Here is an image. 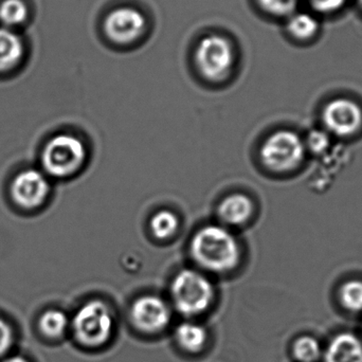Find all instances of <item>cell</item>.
<instances>
[{
  "label": "cell",
  "instance_id": "cell-1",
  "mask_svg": "<svg viewBox=\"0 0 362 362\" xmlns=\"http://www.w3.org/2000/svg\"><path fill=\"white\" fill-rule=\"evenodd\" d=\"M191 255L200 267L223 274L238 265L240 249L231 232L221 226L209 225L192 238Z\"/></svg>",
  "mask_w": 362,
  "mask_h": 362
},
{
  "label": "cell",
  "instance_id": "cell-2",
  "mask_svg": "<svg viewBox=\"0 0 362 362\" xmlns=\"http://www.w3.org/2000/svg\"><path fill=\"white\" fill-rule=\"evenodd\" d=\"M174 305L185 316H195L208 310L214 298V288L208 278L193 269H183L171 286Z\"/></svg>",
  "mask_w": 362,
  "mask_h": 362
},
{
  "label": "cell",
  "instance_id": "cell-3",
  "mask_svg": "<svg viewBox=\"0 0 362 362\" xmlns=\"http://www.w3.org/2000/svg\"><path fill=\"white\" fill-rule=\"evenodd\" d=\"M87 152L84 144L74 136H55L45 146L42 163L51 177L66 178L74 175L84 165Z\"/></svg>",
  "mask_w": 362,
  "mask_h": 362
},
{
  "label": "cell",
  "instance_id": "cell-4",
  "mask_svg": "<svg viewBox=\"0 0 362 362\" xmlns=\"http://www.w3.org/2000/svg\"><path fill=\"white\" fill-rule=\"evenodd\" d=\"M112 313L104 302L93 300L84 304L74 315L72 331L76 340L87 346L105 344L112 335Z\"/></svg>",
  "mask_w": 362,
  "mask_h": 362
},
{
  "label": "cell",
  "instance_id": "cell-5",
  "mask_svg": "<svg viewBox=\"0 0 362 362\" xmlns=\"http://www.w3.org/2000/svg\"><path fill=\"white\" fill-rule=\"evenodd\" d=\"M198 71L209 81H221L231 71L234 63L232 45L221 35H206L198 42L195 51Z\"/></svg>",
  "mask_w": 362,
  "mask_h": 362
},
{
  "label": "cell",
  "instance_id": "cell-6",
  "mask_svg": "<svg viewBox=\"0 0 362 362\" xmlns=\"http://www.w3.org/2000/svg\"><path fill=\"white\" fill-rule=\"evenodd\" d=\"M305 146L301 138L291 131H279L266 139L261 148V159L266 168L274 172L295 169L302 163Z\"/></svg>",
  "mask_w": 362,
  "mask_h": 362
},
{
  "label": "cell",
  "instance_id": "cell-7",
  "mask_svg": "<svg viewBox=\"0 0 362 362\" xmlns=\"http://www.w3.org/2000/svg\"><path fill=\"white\" fill-rule=\"evenodd\" d=\"M146 19L137 8H115L104 21V32L116 44L127 45L137 40L146 31Z\"/></svg>",
  "mask_w": 362,
  "mask_h": 362
},
{
  "label": "cell",
  "instance_id": "cell-8",
  "mask_svg": "<svg viewBox=\"0 0 362 362\" xmlns=\"http://www.w3.org/2000/svg\"><path fill=\"white\" fill-rule=\"evenodd\" d=\"M50 183L37 170H25L19 173L11 185V195L15 204L23 209L42 206L48 197Z\"/></svg>",
  "mask_w": 362,
  "mask_h": 362
},
{
  "label": "cell",
  "instance_id": "cell-9",
  "mask_svg": "<svg viewBox=\"0 0 362 362\" xmlns=\"http://www.w3.org/2000/svg\"><path fill=\"white\" fill-rule=\"evenodd\" d=\"M323 122L336 136L346 137L356 133L361 127L362 112L351 100L336 99L323 110Z\"/></svg>",
  "mask_w": 362,
  "mask_h": 362
},
{
  "label": "cell",
  "instance_id": "cell-10",
  "mask_svg": "<svg viewBox=\"0 0 362 362\" xmlns=\"http://www.w3.org/2000/svg\"><path fill=\"white\" fill-rule=\"evenodd\" d=\"M131 316L138 329L146 333H155L169 325L171 310L160 298L144 296L134 302Z\"/></svg>",
  "mask_w": 362,
  "mask_h": 362
},
{
  "label": "cell",
  "instance_id": "cell-11",
  "mask_svg": "<svg viewBox=\"0 0 362 362\" xmlns=\"http://www.w3.org/2000/svg\"><path fill=\"white\" fill-rule=\"evenodd\" d=\"M325 362H362V342L353 334H339L327 346Z\"/></svg>",
  "mask_w": 362,
  "mask_h": 362
},
{
  "label": "cell",
  "instance_id": "cell-12",
  "mask_svg": "<svg viewBox=\"0 0 362 362\" xmlns=\"http://www.w3.org/2000/svg\"><path fill=\"white\" fill-rule=\"evenodd\" d=\"M253 210L252 200L248 196L232 194L219 204L218 216L227 225L240 226L248 221Z\"/></svg>",
  "mask_w": 362,
  "mask_h": 362
},
{
  "label": "cell",
  "instance_id": "cell-13",
  "mask_svg": "<svg viewBox=\"0 0 362 362\" xmlns=\"http://www.w3.org/2000/svg\"><path fill=\"white\" fill-rule=\"evenodd\" d=\"M23 44L18 35L8 28H0V72L12 69L21 62Z\"/></svg>",
  "mask_w": 362,
  "mask_h": 362
},
{
  "label": "cell",
  "instance_id": "cell-14",
  "mask_svg": "<svg viewBox=\"0 0 362 362\" xmlns=\"http://www.w3.org/2000/svg\"><path fill=\"white\" fill-rule=\"evenodd\" d=\"M176 339L181 348L189 352H198L206 341V332L202 325L185 322L176 329Z\"/></svg>",
  "mask_w": 362,
  "mask_h": 362
},
{
  "label": "cell",
  "instance_id": "cell-15",
  "mask_svg": "<svg viewBox=\"0 0 362 362\" xmlns=\"http://www.w3.org/2000/svg\"><path fill=\"white\" fill-rule=\"evenodd\" d=\"M318 29V21L308 13H296L287 21V31L299 40L312 37Z\"/></svg>",
  "mask_w": 362,
  "mask_h": 362
},
{
  "label": "cell",
  "instance_id": "cell-16",
  "mask_svg": "<svg viewBox=\"0 0 362 362\" xmlns=\"http://www.w3.org/2000/svg\"><path fill=\"white\" fill-rule=\"evenodd\" d=\"M38 327L46 337L59 338L67 329L68 318L62 310H49L40 317Z\"/></svg>",
  "mask_w": 362,
  "mask_h": 362
},
{
  "label": "cell",
  "instance_id": "cell-17",
  "mask_svg": "<svg viewBox=\"0 0 362 362\" xmlns=\"http://www.w3.org/2000/svg\"><path fill=\"white\" fill-rule=\"evenodd\" d=\"M178 228H180L178 217L171 211H159L151 219V230L157 240H168L177 232Z\"/></svg>",
  "mask_w": 362,
  "mask_h": 362
},
{
  "label": "cell",
  "instance_id": "cell-18",
  "mask_svg": "<svg viewBox=\"0 0 362 362\" xmlns=\"http://www.w3.org/2000/svg\"><path fill=\"white\" fill-rule=\"evenodd\" d=\"M27 16V6L21 0H4L0 6V21L8 29L25 23Z\"/></svg>",
  "mask_w": 362,
  "mask_h": 362
},
{
  "label": "cell",
  "instance_id": "cell-19",
  "mask_svg": "<svg viewBox=\"0 0 362 362\" xmlns=\"http://www.w3.org/2000/svg\"><path fill=\"white\" fill-rule=\"evenodd\" d=\"M293 356L299 362H316L322 355L318 340L310 336H302L293 344Z\"/></svg>",
  "mask_w": 362,
  "mask_h": 362
},
{
  "label": "cell",
  "instance_id": "cell-20",
  "mask_svg": "<svg viewBox=\"0 0 362 362\" xmlns=\"http://www.w3.org/2000/svg\"><path fill=\"white\" fill-rule=\"evenodd\" d=\"M340 300L344 308L350 312L362 310V282L350 281L340 289Z\"/></svg>",
  "mask_w": 362,
  "mask_h": 362
},
{
  "label": "cell",
  "instance_id": "cell-21",
  "mask_svg": "<svg viewBox=\"0 0 362 362\" xmlns=\"http://www.w3.org/2000/svg\"><path fill=\"white\" fill-rule=\"evenodd\" d=\"M259 6L276 16H287L293 14L299 0H257Z\"/></svg>",
  "mask_w": 362,
  "mask_h": 362
},
{
  "label": "cell",
  "instance_id": "cell-22",
  "mask_svg": "<svg viewBox=\"0 0 362 362\" xmlns=\"http://www.w3.org/2000/svg\"><path fill=\"white\" fill-rule=\"evenodd\" d=\"M14 334L12 327L4 319L0 318V357L6 355L12 348Z\"/></svg>",
  "mask_w": 362,
  "mask_h": 362
},
{
  "label": "cell",
  "instance_id": "cell-23",
  "mask_svg": "<svg viewBox=\"0 0 362 362\" xmlns=\"http://www.w3.org/2000/svg\"><path fill=\"white\" fill-rule=\"evenodd\" d=\"M308 146L315 153L323 152L329 146V141L327 134L321 131H314L308 140Z\"/></svg>",
  "mask_w": 362,
  "mask_h": 362
},
{
  "label": "cell",
  "instance_id": "cell-24",
  "mask_svg": "<svg viewBox=\"0 0 362 362\" xmlns=\"http://www.w3.org/2000/svg\"><path fill=\"white\" fill-rule=\"evenodd\" d=\"M310 6L321 13H332L339 10L346 0H308Z\"/></svg>",
  "mask_w": 362,
  "mask_h": 362
},
{
  "label": "cell",
  "instance_id": "cell-25",
  "mask_svg": "<svg viewBox=\"0 0 362 362\" xmlns=\"http://www.w3.org/2000/svg\"><path fill=\"white\" fill-rule=\"evenodd\" d=\"M1 362H29L27 359L23 358L21 356H11L8 357V358L4 359Z\"/></svg>",
  "mask_w": 362,
  "mask_h": 362
},
{
  "label": "cell",
  "instance_id": "cell-26",
  "mask_svg": "<svg viewBox=\"0 0 362 362\" xmlns=\"http://www.w3.org/2000/svg\"><path fill=\"white\" fill-rule=\"evenodd\" d=\"M359 1H361V4H362V0H359Z\"/></svg>",
  "mask_w": 362,
  "mask_h": 362
}]
</instances>
